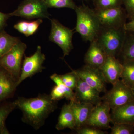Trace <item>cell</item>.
Returning a JSON list of instances; mask_svg holds the SVG:
<instances>
[{"mask_svg": "<svg viewBox=\"0 0 134 134\" xmlns=\"http://www.w3.org/2000/svg\"><path fill=\"white\" fill-rule=\"evenodd\" d=\"M48 8H66L73 10L75 9L77 6L73 0H44Z\"/></svg>", "mask_w": 134, "mask_h": 134, "instance_id": "obj_25", "label": "cell"}, {"mask_svg": "<svg viewBox=\"0 0 134 134\" xmlns=\"http://www.w3.org/2000/svg\"><path fill=\"white\" fill-rule=\"evenodd\" d=\"M16 108L15 100L0 104V134H10L5 125V121L10 114Z\"/></svg>", "mask_w": 134, "mask_h": 134, "instance_id": "obj_20", "label": "cell"}, {"mask_svg": "<svg viewBox=\"0 0 134 134\" xmlns=\"http://www.w3.org/2000/svg\"><path fill=\"white\" fill-rule=\"evenodd\" d=\"M131 88H132V91H133V92L134 93V84L132 85V87H131Z\"/></svg>", "mask_w": 134, "mask_h": 134, "instance_id": "obj_35", "label": "cell"}, {"mask_svg": "<svg viewBox=\"0 0 134 134\" xmlns=\"http://www.w3.org/2000/svg\"><path fill=\"white\" fill-rule=\"evenodd\" d=\"M44 0H24L9 17L19 16L28 19L49 18L50 14Z\"/></svg>", "mask_w": 134, "mask_h": 134, "instance_id": "obj_6", "label": "cell"}, {"mask_svg": "<svg viewBox=\"0 0 134 134\" xmlns=\"http://www.w3.org/2000/svg\"><path fill=\"white\" fill-rule=\"evenodd\" d=\"M20 41L19 38L10 36L4 30L0 31V58Z\"/></svg>", "mask_w": 134, "mask_h": 134, "instance_id": "obj_21", "label": "cell"}, {"mask_svg": "<svg viewBox=\"0 0 134 134\" xmlns=\"http://www.w3.org/2000/svg\"><path fill=\"white\" fill-rule=\"evenodd\" d=\"M77 134H107L108 132L103 131L102 130L96 127L86 125L83 126L76 130Z\"/></svg>", "mask_w": 134, "mask_h": 134, "instance_id": "obj_28", "label": "cell"}, {"mask_svg": "<svg viewBox=\"0 0 134 134\" xmlns=\"http://www.w3.org/2000/svg\"><path fill=\"white\" fill-rule=\"evenodd\" d=\"M50 96L52 100L58 101L65 98V92L61 87L56 85L53 88Z\"/></svg>", "mask_w": 134, "mask_h": 134, "instance_id": "obj_30", "label": "cell"}, {"mask_svg": "<svg viewBox=\"0 0 134 134\" xmlns=\"http://www.w3.org/2000/svg\"><path fill=\"white\" fill-rule=\"evenodd\" d=\"M121 63L122 70L121 79L131 88L134 84V59L126 60Z\"/></svg>", "mask_w": 134, "mask_h": 134, "instance_id": "obj_22", "label": "cell"}, {"mask_svg": "<svg viewBox=\"0 0 134 134\" xmlns=\"http://www.w3.org/2000/svg\"><path fill=\"white\" fill-rule=\"evenodd\" d=\"M101 98L113 110L134 100V93L132 88L121 79L113 85L112 89L106 92Z\"/></svg>", "mask_w": 134, "mask_h": 134, "instance_id": "obj_5", "label": "cell"}, {"mask_svg": "<svg viewBox=\"0 0 134 134\" xmlns=\"http://www.w3.org/2000/svg\"><path fill=\"white\" fill-rule=\"evenodd\" d=\"M111 122L113 124L125 123L134 125V100L112 110Z\"/></svg>", "mask_w": 134, "mask_h": 134, "instance_id": "obj_15", "label": "cell"}, {"mask_svg": "<svg viewBox=\"0 0 134 134\" xmlns=\"http://www.w3.org/2000/svg\"><path fill=\"white\" fill-rule=\"evenodd\" d=\"M27 46L21 41L0 58V66L6 70L17 82L21 74L22 60Z\"/></svg>", "mask_w": 134, "mask_h": 134, "instance_id": "obj_4", "label": "cell"}, {"mask_svg": "<svg viewBox=\"0 0 134 134\" xmlns=\"http://www.w3.org/2000/svg\"><path fill=\"white\" fill-rule=\"evenodd\" d=\"M75 91L76 100L79 103H89L96 105L102 101V98L99 96L100 92L79 77Z\"/></svg>", "mask_w": 134, "mask_h": 134, "instance_id": "obj_12", "label": "cell"}, {"mask_svg": "<svg viewBox=\"0 0 134 134\" xmlns=\"http://www.w3.org/2000/svg\"><path fill=\"white\" fill-rule=\"evenodd\" d=\"M95 9H104L119 7L122 5V0H93Z\"/></svg>", "mask_w": 134, "mask_h": 134, "instance_id": "obj_24", "label": "cell"}, {"mask_svg": "<svg viewBox=\"0 0 134 134\" xmlns=\"http://www.w3.org/2000/svg\"><path fill=\"white\" fill-rule=\"evenodd\" d=\"M108 103L103 101L94 105L86 125L96 127L101 130L111 128V110Z\"/></svg>", "mask_w": 134, "mask_h": 134, "instance_id": "obj_11", "label": "cell"}, {"mask_svg": "<svg viewBox=\"0 0 134 134\" xmlns=\"http://www.w3.org/2000/svg\"><path fill=\"white\" fill-rule=\"evenodd\" d=\"M77 15L76 31L84 41H93L96 38L101 25L94 9L83 5L75 9Z\"/></svg>", "mask_w": 134, "mask_h": 134, "instance_id": "obj_2", "label": "cell"}, {"mask_svg": "<svg viewBox=\"0 0 134 134\" xmlns=\"http://www.w3.org/2000/svg\"><path fill=\"white\" fill-rule=\"evenodd\" d=\"M111 134H133L134 125L125 123L113 124Z\"/></svg>", "mask_w": 134, "mask_h": 134, "instance_id": "obj_27", "label": "cell"}, {"mask_svg": "<svg viewBox=\"0 0 134 134\" xmlns=\"http://www.w3.org/2000/svg\"><path fill=\"white\" fill-rule=\"evenodd\" d=\"M15 101L16 108L22 112L23 122L36 130L43 126L48 116L58 108V101L52 100L50 95L46 94L32 98L19 97Z\"/></svg>", "mask_w": 134, "mask_h": 134, "instance_id": "obj_1", "label": "cell"}, {"mask_svg": "<svg viewBox=\"0 0 134 134\" xmlns=\"http://www.w3.org/2000/svg\"><path fill=\"white\" fill-rule=\"evenodd\" d=\"M99 69L106 83L113 85L121 78L122 64L117 58L108 55L105 62Z\"/></svg>", "mask_w": 134, "mask_h": 134, "instance_id": "obj_13", "label": "cell"}, {"mask_svg": "<svg viewBox=\"0 0 134 134\" xmlns=\"http://www.w3.org/2000/svg\"><path fill=\"white\" fill-rule=\"evenodd\" d=\"M107 55L96 39L90 42L84 57L85 65L99 69L105 62Z\"/></svg>", "mask_w": 134, "mask_h": 134, "instance_id": "obj_14", "label": "cell"}, {"mask_svg": "<svg viewBox=\"0 0 134 134\" xmlns=\"http://www.w3.org/2000/svg\"><path fill=\"white\" fill-rule=\"evenodd\" d=\"M9 17L8 14H4L0 12V31L3 30L6 26L7 20Z\"/></svg>", "mask_w": 134, "mask_h": 134, "instance_id": "obj_33", "label": "cell"}, {"mask_svg": "<svg viewBox=\"0 0 134 134\" xmlns=\"http://www.w3.org/2000/svg\"><path fill=\"white\" fill-rule=\"evenodd\" d=\"M50 79L54 82L56 85L60 86L64 90L65 93V98L67 100L70 101H76L75 92L73 90L67 87L63 82L60 75L54 74L50 76Z\"/></svg>", "mask_w": 134, "mask_h": 134, "instance_id": "obj_23", "label": "cell"}, {"mask_svg": "<svg viewBox=\"0 0 134 134\" xmlns=\"http://www.w3.org/2000/svg\"><path fill=\"white\" fill-rule=\"evenodd\" d=\"M63 83L73 91L75 90L78 83L79 77L72 71L71 72L60 75Z\"/></svg>", "mask_w": 134, "mask_h": 134, "instance_id": "obj_26", "label": "cell"}, {"mask_svg": "<svg viewBox=\"0 0 134 134\" xmlns=\"http://www.w3.org/2000/svg\"><path fill=\"white\" fill-rule=\"evenodd\" d=\"M127 17L130 21L134 19V0H122Z\"/></svg>", "mask_w": 134, "mask_h": 134, "instance_id": "obj_29", "label": "cell"}, {"mask_svg": "<svg viewBox=\"0 0 134 134\" xmlns=\"http://www.w3.org/2000/svg\"><path fill=\"white\" fill-rule=\"evenodd\" d=\"M124 28L127 31L134 32V19L126 23L124 25Z\"/></svg>", "mask_w": 134, "mask_h": 134, "instance_id": "obj_34", "label": "cell"}, {"mask_svg": "<svg viewBox=\"0 0 134 134\" xmlns=\"http://www.w3.org/2000/svg\"><path fill=\"white\" fill-rule=\"evenodd\" d=\"M51 28L49 39L61 48L63 58L69 55L74 48L72 37L74 32L62 24L56 19H51Z\"/></svg>", "mask_w": 134, "mask_h": 134, "instance_id": "obj_7", "label": "cell"}, {"mask_svg": "<svg viewBox=\"0 0 134 134\" xmlns=\"http://www.w3.org/2000/svg\"><path fill=\"white\" fill-rule=\"evenodd\" d=\"M94 10L101 26L120 28L124 27L126 23V13L122 6L107 9Z\"/></svg>", "mask_w": 134, "mask_h": 134, "instance_id": "obj_9", "label": "cell"}, {"mask_svg": "<svg viewBox=\"0 0 134 134\" xmlns=\"http://www.w3.org/2000/svg\"><path fill=\"white\" fill-rule=\"evenodd\" d=\"M17 87L16 80L0 66V102L11 97Z\"/></svg>", "mask_w": 134, "mask_h": 134, "instance_id": "obj_17", "label": "cell"}, {"mask_svg": "<svg viewBox=\"0 0 134 134\" xmlns=\"http://www.w3.org/2000/svg\"><path fill=\"white\" fill-rule=\"evenodd\" d=\"M75 120L70 103L65 104L62 108L55 128L58 130L69 128L75 129Z\"/></svg>", "mask_w": 134, "mask_h": 134, "instance_id": "obj_18", "label": "cell"}, {"mask_svg": "<svg viewBox=\"0 0 134 134\" xmlns=\"http://www.w3.org/2000/svg\"><path fill=\"white\" fill-rule=\"evenodd\" d=\"M126 33L124 27L114 28L101 26L95 39L107 56L117 58L121 52Z\"/></svg>", "mask_w": 134, "mask_h": 134, "instance_id": "obj_3", "label": "cell"}, {"mask_svg": "<svg viewBox=\"0 0 134 134\" xmlns=\"http://www.w3.org/2000/svg\"><path fill=\"white\" fill-rule=\"evenodd\" d=\"M121 62L134 59V32L127 31L121 52L117 59Z\"/></svg>", "mask_w": 134, "mask_h": 134, "instance_id": "obj_19", "label": "cell"}, {"mask_svg": "<svg viewBox=\"0 0 134 134\" xmlns=\"http://www.w3.org/2000/svg\"><path fill=\"white\" fill-rule=\"evenodd\" d=\"M45 60V55L42 53L40 46H38L36 52L31 56L28 57L24 55L21 74L17 82V86H18L25 79L42 72L45 69L43 65Z\"/></svg>", "mask_w": 134, "mask_h": 134, "instance_id": "obj_8", "label": "cell"}, {"mask_svg": "<svg viewBox=\"0 0 134 134\" xmlns=\"http://www.w3.org/2000/svg\"><path fill=\"white\" fill-rule=\"evenodd\" d=\"M42 22L43 20L41 19H38L36 21L29 22L28 32L26 37L33 35L37 31L39 26L42 23Z\"/></svg>", "mask_w": 134, "mask_h": 134, "instance_id": "obj_31", "label": "cell"}, {"mask_svg": "<svg viewBox=\"0 0 134 134\" xmlns=\"http://www.w3.org/2000/svg\"><path fill=\"white\" fill-rule=\"evenodd\" d=\"M29 23V22L26 21L19 22L14 25V28L26 37L28 32Z\"/></svg>", "mask_w": 134, "mask_h": 134, "instance_id": "obj_32", "label": "cell"}, {"mask_svg": "<svg viewBox=\"0 0 134 134\" xmlns=\"http://www.w3.org/2000/svg\"><path fill=\"white\" fill-rule=\"evenodd\" d=\"M70 103L75 120L76 130L86 125L94 105L76 101H70Z\"/></svg>", "mask_w": 134, "mask_h": 134, "instance_id": "obj_16", "label": "cell"}, {"mask_svg": "<svg viewBox=\"0 0 134 134\" xmlns=\"http://www.w3.org/2000/svg\"><path fill=\"white\" fill-rule=\"evenodd\" d=\"M72 71L91 87L100 92H106V82L100 69L85 65L80 69Z\"/></svg>", "mask_w": 134, "mask_h": 134, "instance_id": "obj_10", "label": "cell"}]
</instances>
